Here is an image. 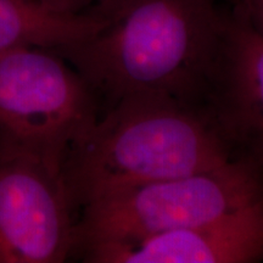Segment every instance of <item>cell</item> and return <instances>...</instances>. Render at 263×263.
<instances>
[{
	"label": "cell",
	"mask_w": 263,
	"mask_h": 263,
	"mask_svg": "<svg viewBox=\"0 0 263 263\" xmlns=\"http://www.w3.org/2000/svg\"><path fill=\"white\" fill-rule=\"evenodd\" d=\"M99 8L103 27L57 50L95 97L114 104L163 95L207 108L228 24L215 0H115Z\"/></svg>",
	"instance_id": "1"
},
{
	"label": "cell",
	"mask_w": 263,
	"mask_h": 263,
	"mask_svg": "<svg viewBox=\"0 0 263 263\" xmlns=\"http://www.w3.org/2000/svg\"><path fill=\"white\" fill-rule=\"evenodd\" d=\"M235 159L209 110L173 98L118 99L72 147L62 177L73 207L121 190L205 172Z\"/></svg>",
	"instance_id": "2"
},
{
	"label": "cell",
	"mask_w": 263,
	"mask_h": 263,
	"mask_svg": "<svg viewBox=\"0 0 263 263\" xmlns=\"http://www.w3.org/2000/svg\"><path fill=\"white\" fill-rule=\"evenodd\" d=\"M82 76L50 49L0 52V150L62 172L72 147L98 120Z\"/></svg>",
	"instance_id": "3"
},
{
	"label": "cell",
	"mask_w": 263,
	"mask_h": 263,
	"mask_svg": "<svg viewBox=\"0 0 263 263\" xmlns=\"http://www.w3.org/2000/svg\"><path fill=\"white\" fill-rule=\"evenodd\" d=\"M263 197V170L233 159L217 168L101 196L82 206L76 249L179 230Z\"/></svg>",
	"instance_id": "4"
},
{
	"label": "cell",
	"mask_w": 263,
	"mask_h": 263,
	"mask_svg": "<svg viewBox=\"0 0 263 263\" xmlns=\"http://www.w3.org/2000/svg\"><path fill=\"white\" fill-rule=\"evenodd\" d=\"M62 172L0 150V263H60L74 250L76 223Z\"/></svg>",
	"instance_id": "5"
},
{
	"label": "cell",
	"mask_w": 263,
	"mask_h": 263,
	"mask_svg": "<svg viewBox=\"0 0 263 263\" xmlns=\"http://www.w3.org/2000/svg\"><path fill=\"white\" fill-rule=\"evenodd\" d=\"M95 263H251L263 259V197L202 224L82 249Z\"/></svg>",
	"instance_id": "6"
},
{
	"label": "cell",
	"mask_w": 263,
	"mask_h": 263,
	"mask_svg": "<svg viewBox=\"0 0 263 263\" xmlns=\"http://www.w3.org/2000/svg\"><path fill=\"white\" fill-rule=\"evenodd\" d=\"M207 108L233 156L263 170V32L244 6L227 24Z\"/></svg>",
	"instance_id": "7"
},
{
	"label": "cell",
	"mask_w": 263,
	"mask_h": 263,
	"mask_svg": "<svg viewBox=\"0 0 263 263\" xmlns=\"http://www.w3.org/2000/svg\"><path fill=\"white\" fill-rule=\"evenodd\" d=\"M106 22L103 10L65 12L39 0H0V52L18 48L60 50L84 41Z\"/></svg>",
	"instance_id": "8"
},
{
	"label": "cell",
	"mask_w": 263,
	"mask_h": 263,
	"mask_svg": "<svg viewBox=\"0 0 263 263\" xmlns=\"http://www.w3.org/2000/svg\"><path fill=\"white\" fill-rule=\"evenodd\" d=\"M39 2L44 3L45 5L50 6L52 9L60 10L65 12H81V9L83 6L90 4V3L99 2L101 4L105 3L115 2V0H39Z\"/></svg>",
	"instance_id": "9"
},
{
	"label": "cell",
	"mask_w": 263,
	"mask_h": 263,
	"mask_svg": "<svg viewBox=\"0 0 263 263\" xmlns=\"http://www.w3.org/2000/svg\"><path fill=\"white\" fill-rule=\"evenodd\" d=\"M244 8L252 24L263 32V0H248Z\"/></svg>",
	"instance_id": "10"
}]
</instances>
